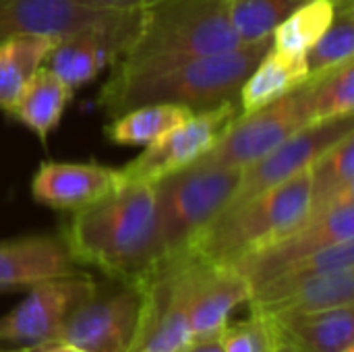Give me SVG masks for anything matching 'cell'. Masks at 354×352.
<instances>
[{
	"label": "cell",
	"instance_id": "cell-2",
	"mask_svg": "<svg viewBox=\"0 0 354 352\" xmlns=\"http://www.w3.org/2000/svg\"><path fill=\"white\" fill-rule=\"evenodd\" d=\"M272 46V35L230 52L135 68L112 66L97 104L110 116L147 104H176L193 112L236 100L241 85Z\"/></svg>",
	"mask_w": 354,
	"mask_h": 352
},
{
	"label": "cell",
	"instance_id": "cell-29",
	"mask_svg": "<svg viewBox=\"0 0 354 352\" xmlns=\"http://www.w3.org/2000/svg\"><path fill=\"white\" fill-rule=\"evenodd\" d=\"M220 338L226 352H276V330L272 322L253 309L245 319H230L220 330Z\"/></svg>",
	"mask_w": 354,
	"mask_h": 352
},
{
	"label": "cell",
	"instance_id": "cell-30",
	"mask_svg": "<svg viewBox=\"0 0 354 352\" xmlns=\"http://www.w3.org/2000/svg\"><path fill=\"white\" fill-rule=\"evenodd\" d=\"M178 352H226L220 332L216 334H205V336H193Z\"/></svg>",
	"mask_w": 354,
	"mask_h": 352
},
{
	"label": "cell",
	"instance_id": "cell-14",
	"mask_svg": "<svg viewBox=\"0 0 354 352\" xmlns=\"http://www.w3.org/2000/svg\"><path fill=\"white\" fill-rule=\"evenodd\" d=\"M124 185L120 168L97 162H44L31 178L37 203L60 212L83 210Z\"/></svg>",
	"mask_w": 354,
	"mask_h": 352
},
{
	"label": "cell",
	"instance_id": "cell-19",
	"mask_svg": "<svg viewBox=\"0 0 354 352\" xmlns=\"http://www.w3.org/2000/svg\"><path fill=\"white\" fill-rule=\"evenodd\" d=\"M268 319L295 352H354V305Z\"/></svg>",
	"mask_w": 354,
	"mask_h": 352
},
{
	"label": "cell",
	"instance_id": "cell-24",
	"mask_svg": "<svg viewBox=\"0 0 354 352\" xmlns=\"http://www.w3.org/2000/svg\"><path fill=\"white\" fill-rule=\"evenodd\" d=\"M311 174V210L317 216L328 210L342 193L354 189V133L342 137L324 151L309 168Z\"/></svg>",
	"mask_w": 354,
	"mask_h": 352
},
{
	"label": "cell",
	"instance_id": "cell-16",
	"mask_svg": "<svg viewBox=\"0 0 354 352\" xmlns=\"http://www.w3.org/2000/svg\"><path fill=\"white\" fill-rule=\"evenodd\" d=\"M110 12L114 10L85 6L77 0H0V44L25 35L62 39Z\"/></svg>",
	"mask_w": 354,
	"mask_h": 352
},
{
	"label": "cell",
	"instance_id": "cell-25",
	"mask_svg": "<svg viewBox=\"0 0 354 352\" xmlns=\"http://www.w3.org/2000/svg\"><path fill=\"white\" fill-rule=\"evenodd\" d=\"M340 0H307L295 8L272 33V46L292 54H307L330 27Z\"/></svg>",
	"mask_w": 354,
	"mask_h": 352
},
{
	"label": "cell",
	"instance_id": "cell-12",
	"mask_svg": "<svg viewBox=\"0 0 354 352\" xmlns=\"http://www.w3.org/2000/svg\"><path fill=\"white\" fill-rule=\"evenodd\" d=\"M141 299L137 284L120 282L108 293L97 286L71 313L58 340L83 352H129L137 334Z\"/></svg>",
	"mask_w": 354,
	"mask_h": 352
},
{
	"label": "cell",
	"instance_id": "cell-21",
	"mask_svg": "<svg viewBox=\"0 0 354 352\" xmlns=\"http://www.w3.org/2000/svg\"><path fill=\"white\" fill-rule=\"evenodd\" d=\"M71 95L73 89L56 73L41 64L6 112L46 141L50 131L58 127Z\"/></svg>",
	"mask_w": 354,
	"mask_h": 352
},
{
	"label": "cell",
	"instance_id": "cell-33",
	"mask_svg": "<svg viewBox=\"0 0 354 352\" xmlns=\"http://www.w3.org/2000/svg\"><path fill=\"white\" fill-rule=\"evenodd\" d=\"M272 326H274V324H272ZM274 330H276V328H274ZM276 352H295L292 351V346H290L278 332H276Z\"/></svg>",
	"mask_w": 354,
	"mask_h": 352
},
{
	"label": "cell",
	"instance_id": "cell-1",
	"mask_svg": "<svg viewBox=\"0 0 354 352\" xmlns=\"http://www.w3.org/2000/svg\"><path fill=\"white\" fill-rule=\"evenodd\" d=\"M62 241L77 263L139 286L164 259L153 185L124 183L108 197L73 212Z\"/></svg>",
	"mask_w": 354,
	"mask_h": 352
},
{
	"label": "cell",
	"instance_id": "cell-3",
	"mask_svg": "<svg viewBox=\"0 0 354 352\" xmlns=\"http://www.w3.org/2000/svg\"><path fill=\"white\" fill-rule=\"evenodd\" d=\"M311 210L309 168L218 214L197 237L189 253L232 266L239 259L284 239L299 228Z\"/></svg>",
	"mask_w": 354,
	"mask_h": 352
},
{
	"label": "cell",
	"instance_id": "cell-10",
	"mask_svg": "<svg viewBox=\"0 0 354 352\" xmlns=\"http://www.w3.org/2000/svg\"><path fill=\"white\" fill-rule=\"evenodd\" d=\"M241 114L239 102H226L222 106L195 112L189 120L168 131L153 143L145 145L135 160L120 168L124 183H156L172 172H178L195 164L207 154L228 124Z\"/></svg>",
	"mask_w": 354,
	"mask_h": 352
},
{
	"label": "cell",
	"instance_id": "cell-17",
	"mask_svg": "<svg viewBox=\"0 0 354 352\" xmlns=\"http://www.w3.org/2000/svg\"><path fill=\"white\" fill-rule=\"evenodd\" d=\"M247 305L266 317L354 305V268L326 272L286 286H259L251 290Z\"/></svg>",
	"mask_w": 354,
	"mask_h": 352
},
{
	"label": "cell",
	"instance_id": "cell-34",
	"mask_svg": "<svg viewBox=\"0 0 354 352\" xmlns=\"http://www.w3.org/2000/svg\"><path fill=\"white\" fill-rule=\"evenodd\" d=\"M0 352H21V351H0Z\"/></svg>",
	"mask_w": 354,
	"mask_h": 352
},
{
	"label": "cell",
	"instance_id": "cell-6",
	"mask_svg": "<svg viewBox=\"0 0 354 352\" xmlns=\"http://www.w3.org/2000/svg\"><path fill=\"white\" fill-rule=\"evenodd\" d=\"M309 124H313V79L253 112L239 114L195 164L241 170Z\"/></svg>",
	"mask_w": 354,
	"mask_h": 352
},
{
	"label": "cell",
	"instance_id": "cell-5",
	"mask_svg": "<svg viewBox=\"0 0 354 352\" xmlns=\"http://www.w3.org/2000/svg\"><path fill=\"white\" fill-rule=\"evenodd\" d=\"M239 174V168L191 164L151 183L164 259L191 249L197 237L226 207Z\"/></svg>",
	"mask_w": 354,
	"mask_h": 352
},
{
	"label": "cell",
	"instance_id": "cell-13",
	"mask_svg": "<svg viewBox=\"0 0 354 352\" xmlns=\"http://www.w3.org/2000/svg\"><path fill=\"white\" fill-rule=\"evenodd\" d=\"M354 133V116H342L334 120L313 122L299 133H295L290 139H286L282 145L266 154L263 158L255 160L253 164L241 168L236 187L226 203V207L236 205L270 187H276L299 172L311 168V164L328 151L334 143H338L342 137ZM224 207V210H226Z\"/></svg>",
	"mask_w": 354,
	"mask_h": 352
},
{
	"label": "cell",
	"instance_id": "cell-28",
	"mask_svg": "<svg viewBox=\"0 0 354 352\" xmlns=\"http://www.w3.org/2000/svg\"><path fill=\"white\" fill-rule=\"evenodd\" d=\"M354 112V58L313 79V122Z\"/></svg>",
	"mask_w": 354,
	"mask_h": 352
},
{
	"label": "cell",
	"instance_id": "cell-11",
	"mask_svg": "<svg viewBox=\"0 0 354 352\" xmlns=\"http://www.w3.org/2000/svg\"><path fill=\"white\" fill-rule=\"evenodd\" d=\"M95 288V280L83 272L29 286L27 297L0 317V342L33 346L58 340L71 313Z\"/></svg>",
	"mask_w": 354,
	"mask_h": 352
},
{
	"label": "cell",
	"instance_id": "cell-27",
	"mask_svg": "<svg viewBox=\"0 0 354 352\" xmlns=\"http://www.w3.org/2000/svg\"><path fill=\"white\" fill-rule=\"evenodd\" d=\"M307 0H228V17L241 44L270 37L274 29Z\"/></svg>",
	"mask_w": 354,
	"mask_h": 352
},
{
	"label": "cell",
	"instance_id": "cell-7",
	"mask_svg": "<svg viewBox=\"0 0 354 352\" xmlns=\"http://www.w3.org/2000/svg\"><path fill=\"white\" fill-rule=\"evenodd\" d=\"M193 253L164 259L141 286V313L129 352H178L191 338Z\"/></svg>",
	"mask_w": 354,
	"mask_h": 352
},
{
	"label": "cell",
	"instance_id": "cell-26",
	"mask_svg": "<svg viewBox=\"0 0 354 352\" xmlns=\"http://www.w3.org/2000/svg\"><path fill=\"white\" fill-rule=\"evenodd\" d=\"M309 66V79L353 60L354 56V0H340L336 15L326 33L305 54Z\"/></svg>",
	"mask_w": 354,
	"mask_h": 352
},
{
	"label": "cell",
	"instance_id": "cell-8",
	"mask_svg": "<svg viewBox=\"0 0 354 352\" xmlns=\"http://www.w3.org/2000/svg\"><path fill=\"white\" fill-rule=\"evenodd\" d=\"M141 19L143 8L114 10L102 21L58 39L48 52L44 66L75 91L124 56L139 33Z\"/></svg>",
	"mask_w": 354,
	"mask_h": 352
},
{
	"label": "cell",
	"instance_id": "cell-23",
	"mask_svg": "<svg viewBox=\"0 0 354 352\" xmlns=\"http://www.w3.org/2000/svg\"><path fill=\"white\" fill-rule=\"evenodd\" d=\"M58 39L46 35L12 37L0 44V110H8Z\"/></svg>",
	"mask_w": 354,
	"mask_h": 352
},
{
	"label": "cell",
	"instance_id": "cell-15",
	"mask_svg": "<svg viewBox=\"0 0 354 352\" xmlns=\"http://www.w3.org/2000/svg\"><path fill=\"white\" fill-rule=\"evenodd\" d=\"M249 299L251 286L243 274L232 266L212 263L195 255L189 307L193 336L220 332L230 322L232 313L241 305H247Z\"/></svg>",
	"mask_w": 354,
	"mask_h": 352
},
{
	"label": "cell",
	"instance_id": "cell-32",
	"mask_svg": "<svg viewBox=\"0 0 354 352\" xmlns=\"http://www.w3.org/2000/svg\"><path fill=\"white\" fill-rule=\"evenodd\" d=\"M21 352H83L77 346H71L66 342L60 340H52V342H41V344H33V346H25Z\"/></svg>",
	"mask_w": 354,
	"mask_h": 352
},
{
	"label": "cell",
	"instance_id": "cell-9",
	"mask_svg": "<svg viewBox=\"0 0 354 352\" xmlns=\"http://www.w3.org/2000/svg\"><path fill=\"white\" fill-rule=\"evenodd\" d=\"M346 241H354V189L342 193L322 214L309 216L284 239L239 259L232 268L253 290L290 263Z\"/></svg>",
	"mask_w": 354,
	"mask_h": 352
},
{
	"label": "cell",
	"instance_id": "cell-31",
	"mask_svg": "<svg viewBox=\"0 0 354 352\" xmlns=\"http://www.w3.org/2000/svg\"><path fill=\"white\" fill-rule=\"evenodd\" d=\"M85 6L93 8H110V10H129V8H143L158 0H77Z\"/></svg>",
	"mask_w": 354,
	"mask_h": 352
},
{
	"label": "cell",
	"instance_id": "cell-4",
	"mask_svg": "<svg viewBox=\"0 0 354 352\" xmlns=\"http://www.w3.org/2000/svg\"><path fill=\"white\" fill-rule=\"evenodd\" d=\"M243 46L228 17V0H158L143 6L139 33L122 68L230 52Z\"/></svg>",
	"mask_w": 354,
	"mask_h": 352
},
{
	"label": "cell",
	"instance_id": "cell-22",
	"mask_svg": "<svg viewBox=\"0 0 354 352\" xmlns=\"http://www.w3.org/2000/svg\"><path fill=\"white\" fill-rule=\"evenodd\" d=\"M195 112L176 104H147L114 116L104 135L116 145H149L189 120Z\"/></svg>",
	"mask_w": 354,
	"mask_h": 352
},
{
	"label": "cell",
	"instance_id": "cell-20",
	"mask_svg": "<svg viewBox=\"0 0 354 352\" xmlns=\"http://www.w3.org/2000/svg\"><path fill=\"white\" fill-rule=\"evenodd\" d=\"M309 81L305 54H292L274 46L259 58L236 95L241 114L253 112Z\"/></svg>",
	"mask_w": 354,
	"mask_h": 352
},
{
	"label": "cell",
	"instance_id": "cell-18",
	"mask_svg": "<svg viewBox=\"0 0 354 352\" xmlns=\"http://www.w3.org/2000/svg\"><path fill=\"white\" fill-rule=\"evenodd\" d=\"M73 259L62 237H21L0 241V290L29 288L37 282L75 274Z\"/></svg>",
	"mask_w": 354,
	"mask_h": 352
}]
</instances>
